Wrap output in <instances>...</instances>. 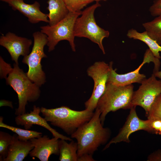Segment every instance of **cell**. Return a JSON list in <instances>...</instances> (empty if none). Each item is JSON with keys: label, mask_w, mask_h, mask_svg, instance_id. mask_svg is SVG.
<instances>
[{"label": "cell", "mask_w": 161, "mask_h": 161, "mask_svg": "<svg viewBox=\"0 0 161 161\" xmlns=\"http://www.w3.org/2000/svg\"><path fill=\"white\" fill-rule=\"evenodd\" d=\"M100 111L96 108L90 120L71 135V138L77 140L78 158L85 154L92 155L100 145L108 140L109 131L103 127L100 117Z\"/></svg>", "instance_id": "6da1fadb"}, {"label": "cell", "mask_w": 161, "mask_h": 161, "mask_svg": "<svg viewBox=\"0 0 161 161\" xmlns=\"http://www.w3.org/2000/svg\"><path fill=\"white\" fill-rule=\"evenodd\" d=\"M41 113L47 122L71 135L79 127L89 121L94 113L93 112L87 109L78 111L66 106L50 109L42 107Z\"/></svg>", "instance_id": "7a4b0ae2"}, {"label": "cell", "mask_w": 161, "mask_h": 161, "mask_svg": "<svg viewBox=\"0 0 161 161\" xmlns=\"http://www.w3.org/2000/svg\"><path fill=\"white\" fill-rule=\"evenodd\" d=\"M6 83L17 93L18 106L15 114L16 115L26 113V106L28 102H34L39 98V86L32 82L26 73L21 69L18 64L14 63L13 68L6 78Z\"/></svg>", "instance_id": "3957f363"}, {"label": "cell", "mask_w": 161, "mask_h": 161, "mask_svg": "<svg viewBox=\"0 0 161 161\" xmlns=\"http://www.w3.org/2000/svg\"><path fill=\"white\" fill-rule=\"evenodd\" d=\"M134 92L132 84L118 86L107 83L105 91L96 108L100 112V117L103 125L106 117L109 112L120 109H130L133 107L131 100Z\"/></svg>", "instance_id": "277c9868"}, {"label": "cell", "mask_w": 161, "mask_h": 161, "mask_svg": "<svg viewBox=\"0 0 161 161\" xmlns=\"http://www.w3.org/2000/svg\"><path fill=\"white\" fill-rule=\"evenodd\" d=\"M100 6L99 2L96 1L95 4L82 11L80 17L76 20L74 32L75 37L86 38L97 44L105 54L103 41L109 37L110 33L97 25L94 16L95 10Z\"/></svg>", "instance_id": "5b68a950"}, {"label": "cell", "mask_w": 161, "mask_h": 161, "mask_svg": "<svg viewBox=\"0 0 161 161\" xmlns=\"http://www.w3.org/2000/svg\"><path fill=\"white\" fill-rule=\"evenodd\" d=\"M33 46L31 51L24 56L22 62L27 65L28 70L27 75L33 83L40 87L46 82L45 72L42 68L41 61L47 55L44 51V48L48 42L47 37L45 34L39 31L34 32Z\"/></svg>", "instance_id": "8992f818"}, {"label": "cell", "mask_w": 161, "mask_h": 161, "mask_svg": "<svg viewBox=\"0 0 161 161\" xmlns=\"http://www.w3.org/2000/svg\"><path fill=\"white\" fill-rule=\"evenodd\" d=\"M82 12L81 11L69 12L66 17L55 25L52 26L48 25L40 27L41 32L47 36V45L49 52L54 50L59 42L64 40L69 42L72 51H76L74 27L76 19L81 15Z\"/></svg>", "instance_id": "52a82bcc"}, {"label": "cell", "mask_w": 161, "mask_h": 161, "mask_svg": "<svg viewBox=\"0 0 161 161\" xmlns=\"http://www.w3.org/2000/svg\"><path fill=\"white\" fill-rule=\"evenodd\" d=\"M109 70V64L103 61L96 62L88 68L87 74L93 79L94 86L91 96L85 103L86 109L93 112L95 109L105 91Z\"/></svg>", "instance_id": "ba28073f"}, {"label": "cell", "mask_w": 161, "mask_h": 161, "mask_svg": "<svg viewBox=\"0 0 161 161\" xmlns=\"http://www.w3.org/2000/svg\"><path fill=\"white\" fill-rule=\"evenodd\" d=\"M141 84L138 89L134 92L131 104L133 106L142 107L147 115L156 98L161 94V80H157L153 73Z\"/></svg>", "instance_id": "9c48e42d"}, {"label": "cell", "mask_w": 161, "mask_h": 161, "mask_svg": "<svg viewBox=\"0 0 161 161\" xmlns=\"http://www.w3.org/2000/svg\"><path fill=\"white\" fill-rule=\"evenodd\" d=\"M155 58L151 53L145 52L143 60L139 66L134 70L123 74H119L116 72V69H114L113 62L109 64V71L107 83L118 86H124L134 83H140L146 78L145 75L140 74L139 71L145 63L150 62L154 63Z\"/></svg>", "instance_id": "30bf717a"}, {"label": "cell", "mask_w": 161, "mask_h": 161, "mask_svg": "<svg viewBox=\"0 0 161 161\" xmlns=\"http://www.w3.org/2000/svg\"><path fill=\"white\" fill-rule=\"evenodd\" d=\"M135 108V106H133L130 109L129 114L124 126L118 134L106 145L103 150L106 149L113 143L121 142L129 143L130 135L137 131L143 130L149 132V120H143L140 119L137 115Z\"/></svg>", "instance_id": "8fae6325"}, {"label": "cell", "mask_w": 161, "mask_h": 161, "mask_svg": "<svg viewBox=\"0 0 161 161\" xmlns=\"http://www.w3.org/2000/svg\"><path fill=\"white\" fill-rule=\"evenodd\" d=\"M32 43L31 39L19 36L10 32L0 38V45L7 50L12 60L18 64L20 56L24 57L30 53V48Z\"/></svg>", "instance_id": "7c38bea8"}, {"label": "cell", "mask_w": 161, "mask_h": 161, "mask_svg": "<svg viewBox=\"0 0 161 161\" xmlns=\"http://www.w3.org/2000/svg\"><path fill=\"white\" fill-rule=\"evenodd\" d=\"M58 139L55 137L50 139L44 135L30 139L34 148L30 152V156L36 157L41 161H48L52 154L59 155Z\"/></svg>", "instance_id": "4fadbf2b"}, {"label": "cell", "mask_w": 161, "mask_h": 161, "mask_svg": "<svg viewBox=\"0 0 161 161\" xmlns=\"http://www.w3.org/2000/svg\"><path fill=\"white\" fill-rule=\"evenodd\" d=\"M40 112L41 108L34 105L33 110L30 111V113L17 115L15 118V123L17 125L23 126L26 129H30L34 125H38L47 129L54 137L69 141L72 140L71 138L61 134L52 128L45 119L40 116Z\"/></svg>", "instance_id": "5bb4252c"}, {"label": "cell", "mask_w": 161, "mask_h": 161, "mask_svg": "<svg viewBox=\"0 0 161 161\" xmlns=\"http://www.w3.org/2000/svg\"><path fill=\"white\" fill-rule=\"evenodd\" d=\"M0 1L7 3L14 10L18 11L27 18L28 21L31 23L36 24L41 21L49 23L47 14L41 11L40 4L37 1L28 4L24 3V0Z\"/></svg>", "instance_id": "9a60e30c"}, {"label": "cell", "mask_w": 161, "mask_h": 161, "mask_svg": "<svg viewBox=\"0 0 161 161\" xmlns=\"http://www.w3.org/2000/svg\"><path fill=\"white\" fill-rule=\"evenodd\" d=\"M30 140H20L17 135H13V139L10 145L8 155L3 161H22L33 148Z\"/></svg>", "instance_id": "2e32d148"}, {"label": "cell", "mask_w": 161, "mask_h": 161, "mask_svg": "<svg viewBox=\"0 0 161 161\" xmlns=\"http://www.w3.org/2000/svg\"><path fill=\"white\" fill-rule=\"evenodd\" d=\"M47 3L49 26H54L57 24L66 17L69 12L63 0H48Z\"/></svg>", "instance_id": "e0dca14e"}, {"label": "cell", "mask_w": 161, "mask_h": 161, "mask_svg": "<svg viewBox=\"0 0 161 161\" xmlns=\"http://www.w3.org/2000/svg\"><path fill=\"white\" fill-rule=\"evenodd\" d=\"M126 35L130 38L139 40L145 43L156 58L159 59L161 58L160 52H161V46L152 38L146 31L140 32L132 28L128 30Z\"/></svg>", "instance_id": "ac0fdd59"}, {"label": "cell", "mask_w": 161, "mask_h": 161, "mask_svg": "<svg viewBox=\"0 0 161 161\" xmlns=\"http://www.w3.org/2000/svg\"><path fill=\"white\" fill-rule=\"evenodd\" d=\"M64 140H59V156L60 161H78L77 143L73 140L68 143Z\"/></svg>", "instance_id": "d6986e66"}, {"label": "cell", "mask_w": 161, "mask_h": 161, "mask_svg": "<svg viewBox=\"0 0 161 161\" xmlns=\"http://www.w3.org/2000/svg\"><path fill=\"white\" fill-rule=\"evenodd\" d=\"M3 120V117L0 116V127L7 129L17 134L18 138L20 140L27 141L33 138L42 136L41 132L10 126L4 123Z\"/></svg>", "instance_id": "ffe728a7"}, {"label": "cell", "mask_w": 161, "mask_h": 161, "mask_svg": "<svg viewBox=\"0 0 161 161\" xmlns=\"http://www.w3.org/2000/svg\"><path fill=\"white\" fill-rule=\"evenodd\" d=\"M142 25L149 35L161 46V15L143 23Z\"/></svg>", "instance_id": "44dd1931"}, {"label": "cell", "mask_w": 161, "mask_h": 161, "mask_svg": "<svg viewBox=\"0 0 161 161\" xmlns=\"http://www.w3.org/2000/svg\"><path fill=\"white\" fill-rule=\"evenodd\" d=\"M13 135L0 131V161H3L7 156L9 147L12 143Z\"/></svg>", "instance_id": "7402d4cb"}, {"label": "cell", "mask_w": 161, "mask_h": 161, "mask_svg": "<svg viewBox=\"0 0 161 161\" xmlns=\"http://www.w3.org/2000/svg\"><path fill=\"white\" fill-rule=\"evenodd\" d=\"M146 115L148 119L161 120V94L156 98Z\"/></svg>", "instance_id": "603a6c76"}, {"label": "cell", "mask_w": 161, "mask_h": 161, "mask_svg": "<svg viewBox=\"0 0 161 161\" xmlns=\"http://www.w3.org/2000/svg\"><path fill=\"white\" fill-rule=\"evenodd\" d=\"M69 12H75L81 10L91 2L84 0H63Z\"/></svg>", "instance_id": "cb8c5ba5"}, {"label": "cell", "mask_w": 161, "mask_h": 161, "mask_svg": "<svg viewBox=\"0 0 161 161\" xmlns=\"http://www.w3.org/2000/svg\"><path fill=\"white\" fill-rule=\"evenodd\" d=\"M149 120V132L161 135V120L154 119Z\"/></svg>", "instance_id": "d4e9b609"}, {"label": "cell", "mask_w": 161, "mask_h": 161, "mask_svg": "<svg viewBox=\"0 0 161 161\" xmlns=\"http://www.w3.org/2000/svg\"><path fill=\"white\" fill-rule=\"evenodd\" d=\"M0 78H6L7 75L10 73L13 68L10 64L5 62L1 56L0 57Z\"/></svg>", "instance_id": "484cf974"}, {"label": "cell", "mask_w": 161, "mask_h": 161, "mask_svg": "<svg viewBox=\"0 0 161 161\" xmlns=\"http://www.w3.org/2000/svg\"><path fill=\"white\" fill-rule=\"evenodd\" d=\"M151 15L154 17L161 15V0H155L149 8Z\"/></svg>", "instance_id": "4316f807"}, {"label": "cell", "mask_w": 161, "mask_h": 161, "mask_svg": "<svg viewBox=\"0 0 161 161\" xmlns=\"http://www.w3.org/2000/svg\"><path fill=\"white\" fill-rule=\"evenodd\" d=\"M148 160L161 161V150H158L151 154L148 157Z\"/></svg>", "instance_id": "83f0119b"}, {"label": "cell", "mask_w": 161, "mask_h": 161, "mask_svg": "<svg viewBox=\"0 0 161 161\" xmlns=\"http://www.w3.org/2000/svg\"><path fill=\"white\" fill-rule=\"evenodd\" d=\"M95 160L93 158L92 155L89 154L83 155L78 158V161H93Z\"/></svg>", "instance_id": "f1b7e54d"}, {"label": "cell", "mask_w": 161, "mask_h": 161, "mask_svg": "<svg viewBox=\"0 0 161 161\" xmlns=\"http://www.w3.org/2000/svg\"><path fill=\"white\" fill-rule=\"evenodd\" d=\"M8 106L11 108H13V106L12 102L5 100H1L0 101V106Z\"/></svg>", "instance_id": "f546056e"}, {"label": "cell", "mask_w": 161, "mask_h": 161, "mask_svg": "<svg viewBox=\"0 0 161 161\" xmlns=\"http://www.w3.org/2000/svg\"><path fill=\"white\" fill-rule=\"evenodd\" d=\"M153 74L156 78L161 79V71H158L153 72Z\"/></svg>", "instance_id": "4dcf8cb0"}, {"label": "cell", "mask_w": 161, "mask_h": 161, "mask_svg": "<svg viewBox=\"0 0 161 161\" xmlns=\"http://www.w3.org/2000/svg\"><path fill=\"white\" fill-rule=\"evenodd\" d=\"M86 1L91 2H92L93 1H106L107 0H84Z\"/></svg>", "instance_id": "1f68e13d"}]
</instances>
